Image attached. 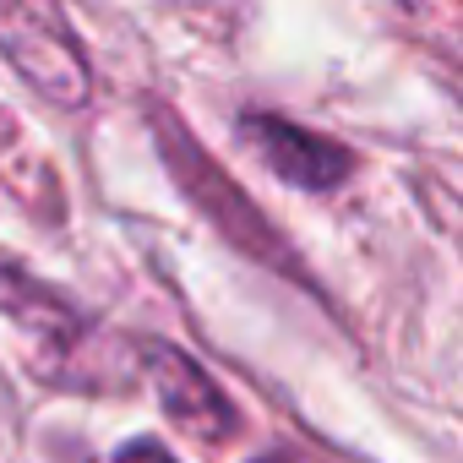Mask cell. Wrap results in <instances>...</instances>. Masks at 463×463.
Returning <instances> with one entry per match:
<instances>
[{"label":"cell","instance_id":"cell-1","mask_svg":"<svg viewBox=\"0 0 463 463\" xmlns=\"http://www.w3.org/2000/svg\"><path fill=\"white\" fill-rule=\"evenodd\" d=\"M246 137H251V147L262 153V164L273 175H284L289 185H306V191H327L349 169V153L338 142H327V137H317L295 120H279V115H251Z\"/></svg>","mask_w":463,"mask_h":463},{"label":"cell","instance_id":"cell-2","mask_svg":"<svg viewBox=\"0 0 463 463\" xmlns=\"http://www.w3.org/2000/svg\"><path fill=\"white\" fill-rule=\"evenodd\" d=\"M147 371H153L158 398H164V409H169L175 425H185L191 436H207V441H223L229 430H235V409L223 403V392L180 349H169V344L147 349Z\"/></svg>","mask_w":463,"mask_h":463},{"label":"cell","instance_id":"cell-3","mask_svg":"<svg viewBox=\"0 0 463 463\" xmlns=\"http://www.w3.org/2000/svg\"><path fill=\"white\" fill-rule=\"evenodd\" d=\"M115 463H180L164 441H131V447H120L115 452Z\"/></svg>","mask_w":463,"mask_h":463}]
</instances>
